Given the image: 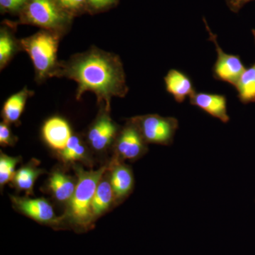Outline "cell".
<instances>
[{
	"instance_id": "2",
	"label": "cell",
	"mask_w": 255,
	"mask_h": 255,
	"mask_svg": "<svg viewBox=\"0 0 255 255\" xmlns=\"http://www.w3.org/2000/svg\"><path fill=\"white\" fill-rule=\"evenodd\" d=\"M107 169V167L96 171H85L81 167L75 168L78 182L75 192L69 201L67 216L70 222L78 227L88 228L94 221L92 214V200Z\"/></svg>"
},
{
	"instance_id": "9",
	"label": "cell",
	"mask_w": 255,
	"mask_h": 255,
	"mask_svg": "<svg viewBox=\"0 0 255 255\" xmlns=\"http://www.w3.org/2000/svg\"><path fill=\"white\" fill-rule=\"evenodd\" d=\"M13 204L21 213L42 223L57 222L53 207L46 199H27L11 196Z\"/></svg>"
},
{
	"instance_id": "15",
	"label": "cell",
	"mask_w": 255,
	"mask_h": 255,
	"mask_svg": "<svg viewBox=\"0 0 255 255\" xmlns=\"http://www.w3.org/2000/svg\"><path fill=\"white\" fill-rule=\"evenodd\" d=\"M252 32L255 42V29L252 30ZM235 88L242 104L255 103V63L243 72Z\"/></svg>"
},
{
	"instance_id": "11",
	"label": "cell",
	"mask_w": 255,
	"mask_h": 255,
	"mask_svg": "<svg viewBox=\"0 0 255 255\" xmlns=\"http://www.w3.org/2000/svg\"><path fill=\"white\" fill-rule=\"evenodd\" d=\"M42 134L48 145L58 151L65 148L72 137L71 129L68 122L60 117L48 119L43 125Z\"/></svg>"
},
{
	"instance_id": "12",
	"label": "cell",
	"mask_w": 255,
	"mask_h": 255,
	"mask_svg": "<svg viewBox=\"0 0 255 255\" xmlns=\"http://www.w3.org/2000/svg\"><path fill=\"white\" fill-rule=\"evenodd\" d=\"M164 80L166 91L177 103H183L187 97L189 98L196 92L191 79L181 70L171 69Z\"/></svg>"
},
{
	"instance_id": "5",
	"label": "cell",
	"mask_w": 255,
	"mask_h": 255,
	"mask_svg": "<svg viewBox=\"0 0 255 255\" xmlns=\"http://www.w3.org/2000/svg\"><path fill=\"white\" fill-rule=\"evenodd\" d=\"M147 143L169 146L173 143L179 128V122L174 117H163L158 114H147L130 119Z\"/></svg>"
},
{
	"instance_id": "21",
	"label": "cell",
	"mask_w": 255,
	"mask_h": 255,
	"mask_svg": "<svg viewBox=\"0 0 255 255\" xmlns=\"http://www.w3.org/2000/svg\"><path fill=\"white\" fill-rule=\"evenodd\" d=\"M19 157H9L1 153L0 157V184L4 185L11 182L15 176V167L19 162Z\"/></svg>"
},
{
	"instance_id": "13",
	"label": "cell",
	"mask_w": 255,
	"mask_h": 255,
	"mask_svg": "<svg viewBox=\"0 0 255 255\" xmlns=\"http://www.w3.org/2000/svg\"><path fill=\"white\" fill-rule=\"evenodd\" d=\"M110 182L115 199L119 200L125 199L133 189L134 177L131 169L121 162H114Z\"/></svg>"
},
{
	"instance_id": "16",
	"label": "cell",
	"mask_w": 255,
	"mask_h": 255,
	"mask_svg": "<svg viewBox=\"0 0 255 255\" xmlns=\"http://www.w3.org/2000/svg\"><path fill=\"white\" fill-rule=\"evenodd\" d=\"M114 199H115V196L111 182L108 179L102 177L92 200V214L93 220L108 210Z\"/></svg>"
},
{
	"instance_id": "25",
	"label": "cell",
	"mask_w": 255,
	"mask_h": 255,
	"mask_svg": "<svg viewBox=\"0 0 255 255\" xmlns=\"http://www.w3.org/2000/svg\"><path fill=\"white\" fill-rule=\"evenodd\" d=\"M119 0H87V6L95 11L109 9L117 4Z\"/></svg>"
},
{
	"instance_id": "10",
	"label": "cell",
	"mask_w": 255,
	"mask_h": 255,
	"mask_svg": "<svg viewBox=\"0 0 255 255\" xmlns=\"http://www.w3.org/2000/svg\"><path fill=\"white\" fill-rule=\"evenodd\" d=\"M109 112L105 110L89 131V142L96 150H102L108 147L117 135V126L110 118Z\"/></svg>"
},
{
	"instance_id": "1",
	"label": "cell",
	"mask_w": 255,
	"mask_h": 255,
	"mask_svg": "<svg viewBox=\"0 0 255 255\" xmlns=\"http://www.w3.org/2000/svg\"><path fill=\"white\" fill-rule=\"evenodd\" d=\"M65 77L78 84L76 99L87 92L97 96L110 112L113 97H124L128 92L123 63L118 55L93 48L58 63L53 77Z\"/></svg>"
},
{
	"instance_id": "24",
	"label": "cell",
	"mask_w": 255,
	"mask_h": 255,
	"mask_svg": "<svg viewBox=\"0 0 255 255\" xmlns=\"http://www.w3.org/2000/svg\"><path fill=\"white\" fill-rule=\"evenodd\" d=\"M14 142V138L9 128V124L1 123L0 124V144L1 145H11Z\"/></svg>"
},
{
	"instance_id": "6",
	"label": "cell",
	"mask_w": 255,
	"mask_h": 255,
	"mask_svg": "<svg viewBox=\"0 0 255 255\" xmlns=\"http://www.w3.org/2000/svg\"><path fill=\"white\" fill-rule=\"evenodd\" d=\"M209 33V41L216 46L217 59L213 67V76L219 81L226 82L235 87L240 77L246 70V66L238 55L228 54L223 51L217 41V35L211 31L205 18H203Z\"/></svg>"
},
{
	"instance_id": "20",
	"label": "cell",
	"mask_w": 255,
	"mask_h": 255,
	"mask_svg": "<svg viewBox=\"0 0 255 255\" xmlns=\"http://www.w3.org/2000/svg\"><path fill=\"white\" fill-rule=\"evenodd\" d=\"M16 43L9 31L1 28L0 33V67L4 68L14 56L16 50Z\"/></svg>"
},
{
	"instance_id": "7",
	"label": "cell",
	"mask_w": 255,
	"mask_h": 255,
	"mask_svg": "<svg viewBox=\"0 0 255 255\" xmlns=\"http://www.w3.org/2000/svg\"><path fill=\"white\" fill-rule=\"evenodd\" d=\"M147 144L136 126L129 119L119 134L116 150L121 158L135 161L145 155Z\"/></svg>"
},
{
	"instance_id": "18",
	"label": "cell",
	"mask_w": 255,
	"mask_h": 255,
	"mask_svg": "<svg viewBox=\"0 0 255 255\" xmlns=\"http://www.w3.org/2000/svg\"><path fill=\"white\" fill-rule=\"evenodd\" d=\"M42 169L33 165H26L18 169L15 174L13 182L15 187L21 191H31Z\"/></svg>"
},
{
	"instance_id": "23",
	"label": "cell",
	"mask_w": 255,
	"mask_h": 255,
	"mask_svg": "<svg viewBox=\"0 0 255 255\" xmlns=\"http://www.w3.org/2000/svg\"><path fill=\"white\" fill-rule=\"evenodd\" d=\"M28 0H0L1 9L9 12H18L23 9Z\"/></svg>"
},
{
	"instance_id": "14",
	"label": "cell",
	"mask_w": 255,
	"mask_h": 255,
	"mask_svg": "<svg viewBox=\"0 0 255 255\" xmlns=\"http://www.w3.org/2000/svg\"><path fill=\"white\" fill-rule=\"evenodd\" d=\"M33 92L24 87L22 90L11 95L4 102L2 109V117L5 123H16L19 120L24 110L28 97Z\"/></svg>"
},
{
	"instance_id": "3",
	"label": "cell",
	"mask_w": 255,
	"mask_h": 255,
	"mask_svg": "<svg viewBox=\"0 0 255 255\" xmlns=\"http://www.w3.org/2000/svg\"><path fill=\"white\" fill-rule=\"evenodd\" d=\"M59 39V33L43 30L20 41V46L33 62L38 80L53 77L59 63L57 62Z\"/></svg>"
},
{
	"instance_id": "26",
	"label": "cell",
	"mask_w": 255,
	"mask_h": 255,
	"mask_svg": "<svg viewBox=\"0 0 255 255\" xmlns=\"http://www.w3.org/2000/svg\"><path fill=\"white\" fill-rule=\"evenodd\" d=\"M255 0H225L228 7L233 13L239 12L244 7L245 5Z\"/></svg>"
},
{
	"instance_id": "19",
	"label": "cell",
	"mask_w": 255,
	"mask_h": 255,
	"mask_svg": "<svg viewBox=\"0 0 255 255\" xmlns=\"http://www.w3.org/2000/svg\"><path fill=\"white\" fill-rule=\"evenodd\" d=\"M86 155V148L78 136L72 135L65 148L60 151V158L64 162L82 160Z\"/></svg>"
},
{
	"instance_id": "22",
	"label": "cell",
	"mask_w": 255,
	"mask_h": 255,
	"mask_svg": "<svg viewBox=\"0 0 255 255\" xmlns=\"http://www.w3.org/2000/svg\"><path fill=\"white\" fill-rule=\"evenodd\" d=\"M60 7L68 14L73 15L87 7V0H57Z\"/></svg>"
},
{
	"instance_id": "17",
	"label": "cell",
	"mask_w": 255,
	"mask_h": 255,
	"mask_svg": "<svg viewBox=\"0 0 255 255\" xmlns=\"http://www.w3.org/2000/svg\"><path fill=\"white\" fill-rule=\"evenodd\" d=\"M48 187L60 201H70L76 188L73 179L61 172H55L51 174Z\"/></svg>"
},
{
	"instance_id": "4",
	"label": "cell",
	"mask_w": 255,
	"mask_h": 255,
	"mask_svg": "<svg viewBox=\"0 0 255 255\" xmlns=\"http://www.w3.org/2000/svg\"><path fill=\"white\" fill-rule=\"evenodd\" d=\"M70 16L57 0H28L21 11V22L58 33L68 26Z\"/></svg>"
},
{
	"instance_id": "8",
	"label": "cell",
	"mask_w": 255,
	"mask_h": 255,
	"mask_svg": "<svg viewBox=\"0 0 255 255\" xmlns=\"http://www.w3.org/2000/svg\"><path fill=\"white\" fill-rule=\"evenodd\" d=\"M189 103L211 117L219 119L223 123L229 122L226 95L196 92L189 97Z\"/></svg>"
}]
</instances>
